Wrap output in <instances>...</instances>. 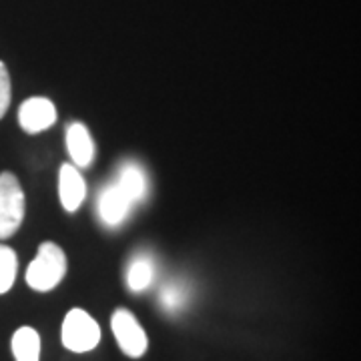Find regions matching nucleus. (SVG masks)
<instances>
[{
  "mask_svg": "<svg viewBox=\"0 0 361 361\" xmlns=\"http://www.w3.org/2000/svg\"><path fill=\"white\" fill-rule=\"evenodd\" d=\"M66 255L56 243H42L37 257L30 261L26 269V283L39 293H49L65 279Z\"/></svg>",
  "mask_w": 361,
  "mask_h": 361,
  "instance_id": "nucleus-1",
  "label": "nucleus"
},
{
  "mask_svg": "<svg viewBox=\"0 0 361 361\" xmlns=\"http://www.w3.org/2000/svg\"><path fill=\"white\" fill-rule=\"evenodd\" d=\"M25 191L13 173L0 175V241L13 237L25 219Z\"/></svg>",
  "mask_w": 361,
  "mask_h": 361,
  "instance_id": "nucleus-2",
  "label": "nucleus"
},
{
  "mask_svg": "<svg viewBox=\"0 0 361 361\" xmlns=\"http://www.w3.org/2000/svg\"><path fill=\"white\" fill-rule=\"evenodd\" d=\"M63 345L73 353H89L101 341V327L85 310H71L61 329Z\"/></svg>",
  "mask_w": 361,
  "mask_h": 361,
  "instance_id": "nucleus-3",
  "label": "nucleus"
},
{
  "mask_svg": "<svg viewBox=\"0 0 361 361\" xmlns=\"http://www.w3.org/2000/svg\"><path fill=\"white\" fill-rule=\"evenodd\" d=\"M111 329L115 334L116 343L125 355H129L133 360H139L147 353L149 349V337L147 331L142 329L139 319L135 317V313L129 310H116L111 317Z\"/></svg>",
  "mask_w": 361,
  "mask_h": 361,
  "instance_id": "nucleus-4",
  "label": "nucleus"
},
{
  "mask_svg": "<svg viewBox=\"0 0 361 361\" xmlns=\"http://www.w3.org/2000/svg\"><path fill=\"white\" fill-rule=\"evenodd\" d=\"M54 123H56V106L44 97L26 99L18 109V125L28 135H37L51 129Z\"/></svg>",
  "mask_w": 361,
  "mask_h": 361,
  "instance_id": "nucleus-5",
  "label": "nucleus"
},
{
  "mask_svg": "<svg viewBox=\"0 0 361 361\" xmlns=\"http://www.w3.org/2000/svg\"><path fill=\"white\" fill-rule=\"evenodd\" d=\"M97 211H99V219L103 225L118 227L127 221L129 213L133 211V205L115 183H109L99 191Z\"/></svg>",
  "mask_w": 361,
  "mask_h": 361,
  "instance_id": "nucleus-6",
  "label": "nucleus"
},
{
  "mask_svg": "<svg viewBox=\"0 0 361 361\" xmlns=\"http://www.w3.org/2000/svg\"><path fill=\"white\" fill-rule=\"evenodd\" d=\"M115 185L125 193V197L129 199V203L133 207L142 203L149 195V177H147V171L135 163V161H125L118 173H116Z\"/></svg>",
  "mask_w": 361,
  "mask_h": 361,
  "instance_id": "nucleus-7",
  "label": "nucleus"
},
{
  "mask_svg": "<svg viewBox=\"0 0 361 361\" xmlns=\"http://www.w3.org/2000/svg\"><path fill=\"white\" fill-rule=\"evenodd\" d=\"M59 195H61V205L65 207L68 213H75L78 207L82 205L87 197V183L75 165L65 163L59 173Z\"/></svg>",
  "mask_w": 361,
  "mask_h": 361,
  "instance_id": "nucleus-8",
  "label": "nucleus"
},
{
  "mask_svg": "<svg viewBox=\"0 0 361 361\" xmlns=\"http://www.w3.org/2000/svg\"><path fill=\"white\" fill-rule=\"evenodd\" d=\"M66 149L68 155L73 159V165L77 169H87L94 161V142L90 137L89 129L80 123L75 121L68 125L66 129Z\"/></svg>",
  "mask_w": 361,
  "mask_h": 361,
  "instance_id": "nucleus-9",
  "label": "nucleus"
},
{
  "mask_svg": "<svg viewBox=\"0 0 361 361\" xmlns=\"http://www.w3.org/2000/svg\"><path fill=\"white\" fill-rule=\"evenodd\" d=\"M157 267L155 259L149 253H139L130 259L129 267H127V287L133 293H142L147 291L151 285L155 283Z\"/></svg>",
  "mask_w": 361,
  "mask_h": 361,
  "instance_id": "nucleus-10",
  "label": "nucleus"
},
{
  "mask_svg": "<svg viewBox=\"0 0 361 361\" xmlns=\"http://www.w3.org/2000/svg\"><path fill=\"white\" fill-rule=\"evenodd\" d=\"M16 361H40V336L32 327L16 329L11 341Z\"/></svg>",
  "mask_w": 361,
  "mask_h": 361,
  "instance_id": "nucleus-11",
  "label": "nucleus"
},
{
  "mask_svg": "<svg viewBox=\"0 0 361 361\" xmlns=\"http://www.w3.org/2000/svg\"><path fill=\"white\" fill-rule=\"evenodd\" d=\"M187 301H189V289H187V285L180 283V281H171L159 293V305L169 315L179 313L187 305Z\"/></svg>",
  "mask_w": 361,
  "mask_h": 361,
  "instance_id": "nucleus-12",
  "label": "nucleus"
},
{
  "mask_svg": "<svg viewBox=\"0 0 361 361\" xmlns=\"http://www.w3.org/2000/svg\"><path fill=\"white\" fill-rule=\"evenodd\" d=\"M18 273V257L14 249L6 245H0V295L8 293L13 289Z\"/></svg>",
  "mask_w": 361,
  "mask_h": 361,
  "instance_id": "nucleus-13",
  "label": "nucleus"
},
{
  "mask_svg": "<svg viewBox=\"0 0 361 361\" xmlns=\"http://www.w3.org/2000/svg\"><path fill=\"white\" fill-rule=\"evenodd\" d=\"M11 97H13V89H11V75L6 65L0 61V118L6 115L8 106H11Z\"/></svg>",
  "mask_w": 361,
  "mask_h": 361,
  "instance_id": "nucleus-14",
  "label": "nucleus"
}]
</instances>
